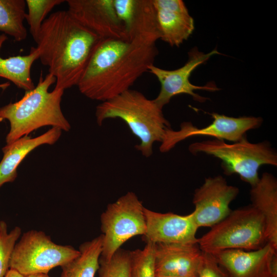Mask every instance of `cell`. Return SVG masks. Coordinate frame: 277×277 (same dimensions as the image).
Listing matches in <instances>:
<instances>
[{"label": "cell", "instance_id": "6da1fadb", "mask_svg": "<svg viewBox=\"0 0 277 277\" xmlns=\"http://www.w3.org/2000/svg\"><path fill=\"white\" fill-rule=\"evenodd\" d=\"M127 38L102 39L77 85L87 97L102 102L130 89L153 65L160 36L152 0H139Z\"/></svg>", "mask_w": 277, "mask_h": 277}, {"label": "cell", "instance_id": "7a4b0ae2", "mask_svg": "<svg viewBox=\"0 0 277 277\" xmlns=\"http://www.w3.org/2000/svg\"><path fill=\"white\" fill-rule=\"evenodd\" d=\"M102 39L67 10L51 13L43 22L36 42L38 59L56 80V89L77 86Z\"/></svg>", "mask_w": 277, "mask_h": 277}, {"label": "cell", "instance_id": "3957f363", "mask_svg": "<svg viewBox=\"0 0 277 277\" xmlns=\"http://www.w3.org/2000/svg\"><path fill=\"white\" fill-rule=\"evenodd\" d=\"M56 82L48 73L43 77L41 73L38 82L30 90L25 91L19 101L0 108V122L10 123V130L6 137L7 145L42 127L51 126L68 131L71 126L64 115L61 106L64 90L49 87Z\"/></svg>", "mask_w": 277, "mask_h": 277}, {"label": "cell", "instance_id": "277c9868", "mask_svg": "<svg viewBox=\"0 0 277 277\" xmlns=\"http://www.w3.org/2000/svg\"><path fill=\"white\" fill-rule=\"evenodd\" d=\"M95 116L100 126L108 118H117L124 121L140 140L135 148L146 157L152 155L153 144L162 142L170 127L162 109L153 100L131 89L97 105Z\"/></svg>", "mask_w": 277, "mask_h": 277}, {"label": "cell", "instance_id": "5b68a950", "mask_svg": "<svg viewBox=\"0 0 277 277\" xmlns=\"http://www.w3.org/2000/svg\"><path fill=\"white\" fill-rule=\"evenodd\" d=\"M197 239L201 250L209 254L228 249L257 250L267 243L262 215L251 205L231 210Z\"/></svg>", "mask_w": 277, "mask_h": 277}, {"label": "cell", "instance_id": "8992f818", "mask_svg": "<svg viewBox=\"0 0 277 277\" xmlns=\"http://www.w3.org/2000/svg\"><path fill=\"white\" fill-rule=\"evenodd\" d=\"M188 149L193 155L202 153L220 159L225 174H237L251 187L260 179L261 166H277L276 153L269 142L252 143L246 137L230 144L217 139L195 142Z\"/></svg>", "mask_w": 277, "mask_h": 277}, {"label": "cell", "instance_id": "52a82bcc", "mask_svg": "<svg viewBox=\"0 0 277 277\" xmlns=\"http://www.w3.org/2000/svg\"><path fill=\"white\" fill-rule=\"evenodd\" d=\"M80 254L70 245H58L44 232L30 230L23 233L15 244L10 268L25 276L48 272L65 265Z\"/></svg>", "mask_w": 277, "mask_h": 277}, {"label": "cell", "instance_id": "ba28073f", "mask_svg": "<svg viewBox=\"0 0 277 277\" xmlns=\"http://www.w3.org/2000/svg\"><path fill=\"white\" fill-rule=\"evenodd\" d=\"M142 202L128 192L108 205L101 215L103 247L101 258L109 260L121 246L133 236L144 235L146 224Z\"/></svg>", "mask_w": 277, "mask_h": 277}, {"label": "cell", "instance_id": "9c48e42d", "mask_svg": "<svg viewBox=\"0 0 277 277\" xmlns=\"http://www.w3.org/2000/svg\"><path fill=\"white\" fill-rule=\"evenodd\" d=\"M220 54L216 49L205 53L200 51L197 47L192 48L188 53V60L182 67L174 70H166L154 64L148 67V72L154 75L161 85L160 91L154 99L155 103L162 109L169 103L175 95L186 94L192 96L194 100L204 102L206 98L195 93L201 90L215 91L219 90L213 83L210 82L205 86H196L190 82L192 72L200 65L205 63L212 56Z\"/></svg>", "mask_w": 277, "mask_h": 277}, {"label": "cell", "instance_id": "30bf717a", "mask_svg": "<svg viewBox=\"0 0 277 277\" xmlns=\"http://www.w3.org/2000/svg\"><path fill=\"white\" fill-rule=\"evenodd\" d=\"M213 120L209 125L199 128L191 122H183L179 130H166L160 150L169 151L184 140L193 136H208L220 140L236 142L246 137V132L260 127L263 123L260 117L242 116L234 117L216 113H210Z\"/></svg>", "mask_w": 277, "mask_h": 277}, {"label": "cell", "instance_id": "8fae6325", "mask_svg": "<svg viewBox=\"0 0 277 277\" xmlns=\"http://www.w3.org/2000/svg\"><path fill=\"white\" fill-rule=\"evenodd\" d=\"M239 193V188L228 184L221 175L205 179L195 189L192 200L195 208L192 214L197 226L211 227L226 217Z\"/></svg>", "mask_w": 277, "mask_h": 277}, {"label": "cell", "instance_id": "7c38bea8", "mask_svg": "<svg viewBox=\"0 0 277 277\" xmlns=\"http://www.w3.org/2000/svg\"><path fill=\"white\" fill-rule=\"evenodd\" d=\"M210 254L231 277H277V248L269 243L254 250L228 249Z\"/></svg>", "mask_w": 277, "mask_h": 277}, {"label": "cell", "instance_id": "4fadbf2b", "mask_svg": "<svg viewBox=\"0 0 277 277\" xmlns=\"http://www.w3.org/2000/svg\"><path fill=\"white\" fill-rule=\"evenodd\" d=\"M68 10L81 24L102 39L127 38L129 35L118 19L113 0H68Z\"/></svg>", "mask_w": 277, "mask_h": 277}, {"label": "cell", "instance_id": "5bb4252c", "mask_svg": "<svg viewBox=\"0 0 277 277\" xmlns=\"http://www.w3.org/2000/svg\"><path fill=\"white\" fill-rule=\"evenodd\" d=\"M146 229L144 240L154 244H194L197 226L192 212L181 215L160 213L144 208Z\"/></svg>", "mask_w": 277, "mask_h": 277}, {"label": "cell", "instance_id": "9a60e30c", "mask_svg": "<svg viewBox=\"0 0 277 277\" xmlns=\"http://www.w3.org/2000/svg\"><path fill=\"white\" fill-rule=\"evenodd\" d=\"M160 39L180 46L194 29V19L182 0H152Z\"/></svg>", "mask_w": 277, "mask_h": 277}, {"label": "cell", "instance_id": "2e32d148", "mask_svg": "<svg viewBox=\"0 0 277 277\" xmlns=\"http://www.w3.org/2000/svg\"><path fill=\"white\" fill-rule=\"evenodd\" d=\"M203 251L194 244H154L156 274L197 277Z\"/></svg>", "mask_w": 277, "mask_h": 277}, {"label": "cell", "instance_id": "e0dca14e", "mask_svg": "<svg viewBox=\"0 0 277 277\" xmlns=\"http://www.w3.org/2000/svg\"><path fill=\"white\" fill-rule=\"evenodd\" d=\"M62 130L52 127L35 137L25 135L3 148V157L0 162V188L5 183L13 182L16 178L17 168L25 157L34 149L45 145H52L60 137Z\"/></svg>", "mask_w": 277, "mask_h": 277}, {"label": "cell", "instance_id": "ac0fdd59", "mask_svg": "<svg viewBox=\"0 0 277 277\" xmlns=\"http://www.w3.org/2000/svg\"><path fill=\"white\" fill-rule=\"evenodd\" d=\"M251 205L263 216L268 243L277 248V181L269 173H264L251 187Z\"/></svg>", "mask_w": 277, "mask_h": 277}, {"label": "cell", "instance_id": "d6986e66", "mask_svg": "<svg viewBox=\"0 0 277 277\" xmlns=\"http://www.w3.org/2000/svg\"><path fill=\"white\" fill-rule=\"evenodd\" d=\"M7 38L5 34L0 35V51ZM38 57V50L33 47L27 55H18L5 58L0 56V77L11 81L17 87L25 91L33 89L35 86L31 76V69Z\"/></svg>", "mask_w": 277, "mask_h": 277}, {"label": "cell", "instance_id": "ffe728a7", "mask_svg": "<svg viewBox=\"0 0 277 277\" xmlns=\"http://www.w3.org/2000/svg\"><path fill=\"white\" fill-rule=\"evenodd\" d=\"M103 247V235L82 243L80 254L62 266L61 277H95L100 267Z\"/></svg>", "mask_w": 277, "mask_h": 277}, {"label": "cell", "instance_id": "44dd1931", "mask_svg": "<svg viewBox=\"0 0 277 277\" xmlns=\"http://www.w3.org/2000/svg\"><path fill=\"white\" fill-rule=\"evenodd\" d=\"M24 0H0V31L21 42L27 36L24 24L26 16Z\"/></svg>", "mask_w": 277, "mask_h": 277}, {"label": "cell", "instance_id": "7402d4cb", "mask_svg": "<svg viewBox=\"0 0 277 277\" xmlns=\"http://www.w3.org/2000/svg\"><path fill=\"white\" fill-rule=\"evenodd\" d=\"M98 277H132L131 251L120 248L109 260L100 257Z\"/></svg>", "mask_w": 277, "mask_h": 277}, {"label": "cell", "instance_id": "603a6c76", "mask_svg": "<svg viewBox=\"0 0 277 277\" xmlns=\"http://www.w3.org/2000/svg\"><path fill=\"white\" fill-rule=\"evenodd\" d=\"M28 12L25 19L29 26V31L36 42L41 26L47 14L64 0H26Z\"/></svg>", "mask_w": 277, "mask_h": 277}, {"label": "cell", "instance_id": "cb8c5ba5", "mask_svg": "<svg viewBox=\"0 0 277 277\" xmlns=\"http://www.w3.org/2000/svg\"><path fill=\"white\" fill-rule=\"evenodd\" d=\"M132 277H155L154 244L147 242L143 249L131 251Z\"/></svg>", "mask_w": 277, "mask_h": 277}, {"label": "cell", "instance_id": "d4e9b609", "mask_svg": "<svg viewBox=\"0 0 277 277\" xmlns=\"http://www.w3.org/2000/svg\"><path fill=\"white\" fill-rule=\"evenodd\" d=\"M21 233V228L16 226L10 232L7 229L0 235V277H4L10 268L12 255Z\"/></svg>", "mask_w": 277, "mask_h": 277}, {"label": "cell", "instance_id": "484cf974", "mask_svg": "<svg viewBox=\"0 0 277 277\" xmlns=\"http://www.w3.org/2000/svg\"><path fill=\"white\" fill-rule=\"evenodd\" d=\"M138 2L139 0H113L115 14L128 32L135 21Z\"/></svg>", "mask_w": 277, "mask_h": 277}, {"label": "cell", "instance_id": "4316f807", "mask_svg": "<svg viewBox=\"0 0 277 277\" xmlns=\"http://www.w3.org/2000/svg\"><path fill=\"white\" fill-rule=\"evenodd\" d=\"M197 277H231L212 255L203 251Z\"/></svg>", "mask_w": 277, "mask_h": 277}, {"label": "cell", "instance_id": "83f0119b", "mask_svg": "<svg viewBox=\"0 0 277 277\" xmlns=\"http://www.w3.org/2000/svg\"><path fill=\"white\" fill-rule=\"evenodd\" d=\"M4 277H25L16 270L9 269Z\"/></svg>", "mask_w": 277, "mask_h": 277}, {"label": "cell", "instance_id": "f1b7e54d", "mask_svg": "<svg viewBox=\"0 0 277 277\" xmlns=\"http://www.w3.org/2000/svg\"><path fill=\"white\" fill-rule=\"evenodd\" d=\"M25 277H50L48 273H37L29 274Z\"/></svg>", "mask_w": 277, "mask_h": 277}, {"label": "cell", "instance_id": "f546056e", "mask_svg": "<svg viewBox=\"0 0 277 277\" xmlns=\"http://www.w3.org/2000/svg\"><path fill=\"white\" fill-rule=\"evenodd\" d=\"M7 229V224L3 221H0V235L6 230Z\"/></svg>", "mask_w": 277, "mask_h": 277}, {"label": "cell", "instance_id": "4dcf8cb0", "mask_svg": "<svg viewBox=\"0 0 277 277\" xmlns=\"http://www.w3.org/2000/svg\"><path fill=\"white\" fill-rule=\"evenodd\" d=\"M9 85H10V84L8 82L3 83V84H0V88L5 89L7 88L8 87H9Z\"/></svg>", "mask_w": 277, "mask_h": 277}, {"label": "cell", "instance_id": "1f68e13d", "mask_svg": "<svg viewBox=\"0 0 277 277\" xmlns=\"http://www.w3.org/2000/svg\"><path fill=\"white\" fill-rule=\"evenodd\" d=\"M155 277H179V276L166 275H163V274H156V273Z\"/></svg>", "mask_w": 277, "mask_h": 277}]
</instances>
